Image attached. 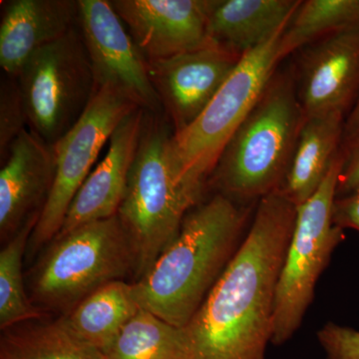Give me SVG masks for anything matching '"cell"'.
I'll return each mask as SVG.
<instances>
[{"label": "cell", "mask_w": 359, "mask_h": 359, "mask_svg": "<svg viewBox=\"0 0 359 359\" xmlns=\"http://www.w3.org/2000/svg\"><path fill=\"white\" fill-rule=\"evenodd\" d=\"M295 217L297 207L278 191L259 201L233 259L182 327L183 359H266Z\"/></svg>", "instance_id": "6da1fadb"}, {"label": "cell", "mask_w": 359, "mask_h": 359, "mask_svg": "<svg viewBox=\"0 0 359 359\" xmlns=\"http://www.w3.org/2000/svg\"><path fill=\"white\" fill-rule=\"evenodd\" d=\"M249 215L221 194L194 207L174 240L133 283L141 309L185 327L240 247Z\"/></svg>", "instance_id": "7a4b0ae2"}, {"label": "cell", "mask_w": 359, "mask_h": 359, "mask_svg": "<svg viewBox=\"0 0 359 359\" xmlns=\"http://www.w3.org/2000/svg\"><path fill=\"white\" fill-rule=\"evenodd\" d=\"M306 120L294 73L276 70L224 146L208 186L238 204L280 190Z\"/></svg>", "instance_id": "3957f363"}, {"label": "cell", "mask_w": 359, "mask_h": 359, "mask_svg": "<svg viewBox=\"0 0 359 359\" xmlns=\"http://www.w3.org/2000/svg\"><path fill=\"white\" fill-rule=\"evenodd\" d=\"M173 129L163 113H145L118 218L134 257L135 282L179 233L202 196L180 182L171 155Z\"/></svg>", "instance_id": "277c9868"}, {"label": "cell", "mask_w": 359, "mask_h": 359, "mask_svg": "<svg viewBox=\"0 0 359 359\" xmlns=\"http://www.w3.org/2000/svg\"><path fill=\"white\" fill-rule=\"evenodd\" d=\"M134 275V257L117 215L78 226L47 245L30 275L29 297L40 311L67 313L106 283Z\"/></svg>", "instance_id": "5b68a950"}, {"label": "cell", "mask_w": 359, "mask_h": 359, "mask_svg": "<svg viewBox=\"0 0 359 359\" xmlns=\"http://www.w3.org/2000/svg\"><path fill=\"white\" fill-rule=\"evenodd\" d=\"M289 23L263 44L245 52L202 114L183 131L173 133L171 155L177 176L198 195H204L224 146L255 107L282 62L280 39Z\"/></svg>", "instance_id": "8992f818"}, {"label": "cell", "mask_w": 359, "mask_h": 359, "mask_svg": "<svg viewBox=\"0 0 359 359\" xmlns=\"http://www.w3.org/2000/svg\"><path fill=\"white\" fill-rule=\"evenodd\" d=\"M342 163L341 150L316 193L297 208L294 231L276 287L271 340L275 346L287 344L301 327L313 302L316 283L346 237L332 221Z\"/></svg>", "instance_id": "52a82bcc"}, {"label": "cell", "mask_w": 359, "mask_h": 359, "mask_svg": "<svg viewBox=\"0 0 359 359\" xmlns=\"http://www.w3.org/2000/svg\"><path fill=\"white\" fill-rule=\"evenodd\" d=\"M16 79L28 129L53 146L76 124L96 93L79 25L30 56Z\"/></svg>", "instance_id": "ba28073f"}, {"label": "cell", "mask_w": 359, "mask_h": 359, "mask_svg": "<svg viewBox=\"0 0 359 359\" xmlns=\"http://www.w3.org/2000/svg\"><path fill=\"white\" fill-rule=\"evenodd\" d=\"M136 108L114 90H97L76 124L54 144L53 185L30 237L29 252H37L58 235L71 203L93 170L99 153L120 122Z\"/></svg>", "instance_id": "9c48e42d"}, {"label": "cell", "mask_w": 359, "mask_h": 359, "mask_svg": "<svg viewBox=\"0 0 359 359\" xmlns=\"http://www.w3.org/2000/svg\"><path fill=\"white\" fill-rule=\"evenodd\" d=\"M79 28L96 91L110 88L149 113H163L149 77L147 60L139 50L110 0H79Z\"/></svg>", "instance_id": "30bf717a"}, {"label": "cell", "mask_w": 359, "mask_h": 359, "mask_svg": "<svg viewBox=\"0 0 359 359\" xmlns=\"http://www.w3.org/2000/svg\"><path fill=\"white\" fill-rule=\"evenodd\" d=\"M243 55L212 42L172 57L147 61L149 77L173 133L183 131L202 114Z\"/></svg>", "instance_id": "8fae6325"}, {"label": "cell", "mask_w": 359, "mask_h": 359, "mask_svg": "<svg viewBox=\"0 0 359 359\" xmlns=\"http://www.w3.org/2000/svg\"><path fill=\"white\" fill-rule=\"evenodd\" d=\"M299 52L294 74L306 117L347 118L359 98V28L327 35Z\"/></svg>", "instance_id": "7c38bea8"}, {"label": "cell", "mask_w": 359, "mask_h": 359, "mask_svg": "<svg viewBox=\"0 0 359 359\" xmlns=\"http://www.w3.org/2000/svg\"><path fill=\"white\" fill-rule=\"evenodd\" d=\"M147 61L211 44L208 0H110Z\"/></svg>", "instance_id": "4fadbf2b"}, {"label": "cell", "mask_w": 359, "mask_h": 359, "mask_svg": "<svg viewBox=\"0 0 359 359\" xmlns=\"http://www.w3.org/2000/svg\"><path fill=\"white\" fill-rule=\"evenodd\" d=\"M0 163V238L6 243L41 214L53 185L55 154L53 146L27 128Z\"/></svg>", "instance_id": "5bb4252c"}, {"label": "cell", "mask_w": 359, "mask_h": 359, "mask_svg": "<svg viewBox=\"0 0 359 359\" xmlns=\"http://www.w3.org/2000/svg\"><path fill=\"white\" fill-rule=\"evenodd\" d=\"M145 113L136 108L118 125L111 136L107 154L75 195L57 236L118 214L140 142Z\"/></svg>", "instance_id": "9a60e30c"}, {"label": "cell", "mask_w": 359, "mask_h": 359, "mask_svg": "<svg viewBox=\"0 0 359 359\" xmlns=\"http://www.w3.org/2000/svg\"><path fill=\"white\" fill-rule=\"evenodd\" d=\"M0 21V66L16 77L30 56L79 25V0H11Z\"/></svg>", "instance_id": "2e32d148"}, {"label": "cell", "mask_w": 359, "mask_h": 359, "mask_svg": "<svg viewBox=\"0 0 359 359\" xmlns=\"http://www.w3.org/2000/svg\"><path fill=\"white\" fill-rule=\"evenodd\" d=\"M299 0H208L212 41L245 54L271 39L292 20Z\"/></svg>", "instance_id": "e0dca14e"}, {"label": "cell", "mask_w": 359, "mask_h": 359, "mask_svg": "<svg viewBox=\"0 0 359 359\" xmlns=\"http://www.w3.org/2000/svg\"><path fill=\"white\" fill-rule=\"evenodd\" d=\"M346 120L341 114L306 118L278 190L295 207L311 199L325 181L341 151Z\"/></svg>", "instance_id": "ac0fdd59"}, {"label": "cell", "mask_w": 359, "mask_h": 359, "mask_svg": "<svg viewBox=\"0 0 359 359\" xmlns=\"http://www.w3.org/2000/svg\"><path fill=\"white\" fill-rule=\"evenodd\" d=\"M140 309L133 283L114 280L85 297L60 318L73 334L103 353Z\"/></svg>", "instance_id": "d6986e66"}, {"label": "cell", "mask_w": 359, "mask_h": 359, "mask_svg": "<svg viewBox=\"0 0 359 359\" xmlns=\"http://www.w3.org/2000/svg\"><path fill=\"white\" fill-rule=\"evenodd\" d=\"M0 359H104L103 353L80 339L60 318L29 321L1 330Z\"/></svg>", "instance_id": "ffe728a7"}, {"label": "cell", "mask_w": 359, "mask_h": 359, "mask_svg": "<svg viewBox=\"0 0 359 359\" xmlns=\"http://www.w3.org/2000/svg\"><path fill=\"white\" fill-rule=\"evenodd\" d=\"M40 215L32 217L0 250V328L43 318V311L32 304L23 275V257Z\"/></svg>", "instance_id": "44dd1931"}, {"label": "cell", "mask_w": 359, "mask_h": 359, "mask_svg": "<svg viewBox=\"0 0 359 359\" xmlns=\"http://www.w3.org/2000/svg\"><path fill=\"white\" fill-rule=\"evenodd\" d=\"M359 28V0H306L297 7L280 39L283 60L316 40Z\"/></svg>", "instance_id": "7402d4cb"}, {"label": "cell", "mask_w": 359, "mask_h": 359, "mask_svg": "<svg viewBox=\"0 0 359 359\" xmlns=\"http://www.w3.org/2000/svg\"><path fill=\"white\" fill-rule=\"evenodd\" d=\"M104 359H183L182 328L141 309L103 351Z\"/></svg>", "instance_id": "603a6c76"}, {"label": "cell", "mask_w": 359, "mask_h": 359, "mask_svg": "<svg viewBox=\"0 0 359 359\" xmlns=\"http://www.w3.org/2000/svg\"><path fill=\"white\" fill-rule=\"evenodd\" d=\"M28 128L27 113L16 77H1L0 84V161L23 130Z\"/></svg>", "instance_id": "cb8c5ba5"}, {"label": "cell", "mask_w": 359, "mask_h": 359, "mask_svg": "<svg viewBox=\"0 0 359 359\" xmlns=\"http://www.w3.org/2000/svg\"><path fill=\"white\" fill-rule=\"evenodd\" d=\"M316 337L325 359H359V330L327 323Z\"/></svg>", "instance_id": "d4e9b609"}, {"label": "cell", "mask_w": 359, "mask_h": 359, "mask_svg": "<svg viewBox=\"0 0 359 359\" xmlns=\"http://www.w3.org/2000/svg\"><path fill=\"white\" fill-rule=\"evenodd\" d=\"M344 163L337 183V197L348 195L359 189V130L351 140L342 144Z\"/></svg>", "instance_id": "484cf974"}, {"label": "cell", "mask_w": 359, "mask_h": 359, "mask_svg": "<svg viewBox=\"0 0 359 359\" xmlns=\"http://www.w3.org/2000/svg\"><path fill=\"white\" fill-rule=\"evenodd\" d=\"M332 221L341 230L351 229L359 233V189L348 195L335 198Z\"/></svg>", "instance_id": "4316f807"}, {"label": "cell", "mask_w": 359, "mask_h": 359, "mask_svg": "<svg viewBox=\"0 0 359 359\" xmlns=\"http://www.w3.org/2000/svg\"><path fill=\"white\" fill-rule=\"evenodd\" d=\"M359 130V98L358 102L354 105L353 109L347 116L346 126H344V143L351 140L358 133ZM342 143V144H344Z\"/></svg>", "instance_id": "83f0119b"}]
</instances>
